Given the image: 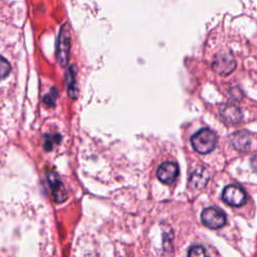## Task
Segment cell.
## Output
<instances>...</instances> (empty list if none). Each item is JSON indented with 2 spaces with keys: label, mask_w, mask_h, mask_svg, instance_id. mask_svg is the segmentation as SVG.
Returning <instances> with one entry per match:
<instances>
[{
  "label": "cell",
  "mask_w": 257,
  "mask_h": 257,
  "mask_svg": "<svg viewBox=\"0 0 257 257\" xmlns=\"http://www.w3.org/2000/svg\"><path fill=\"white\" fill-rule=\"evenodd\" d=\"M209 180V174L207 170L203 167H199L191 173L190 176V185L195 189L203 188Z\"/></svg>",
  "instance_id": "obj_10"
},
{
  "label": "cell",
  "mask_w": 257,
  "mask_h": 257,
  "mask_svg": "<svg viewBox=\"0 0 257 257\" xmlns=\"http://www.w3.org/2000/svg\"><path fill=\"white\" fill-rule=\"evenodd\" d=\"M222 197L227 204L235 207L244 205L247 199L244 190L237 185H228L225 187L222 192Z\"/></svg>",
  "instance_id": "obj_5"
},
{
  "label": "cell",
  "mask_w": 257,
  "mask_h": 257,
  "mask_svg": "<svg viewBox=\"0 0 257 257\" xmlns=\"http://www.w3.org/2000/svg\"><path fill=\"white\" fill-rule=\"evenodd\" d=\"M236 68V61L229 51L218 53L213 60V69L220 75H228Z\"/></svg>",
  "instance_id": "obj_3"
},
{
  "label": "cell",
  "mask_w": 257,
  "mask_h": 257,
  "mask_svg": "<svg viewBox=\"0 0 257 257\" xmlns=\"http://www.w3.org/2000/svg\"><path fill=\"white\" fill-rule=\"evenodd\" d=\"M48 184L51 189L52 198L56 203H62L67 199V192L56 172L49 171L46 174Z\"/></svg>",
  "instance_id": "obj_6"
},
{
  "label": "cell",
  "mask_w": 257,
  "mask_h": 257,
  "mask_svg": "<svg viewBox=\"0 0 257 257\" xmlns=\"http://www.w3.org/2000/svg\"><path fill=\"white\" fill-rule=\"evenodd\" d=\"M188 257H209V256L203 246L194 245L189 249Z\"/></svg>",
  "instance_id": "obj_13"
},
{
  "label": "cell",
  "mask_w": 257,
  "mask_h": 257,
  "mask_svg": "<svg viewBox=\"0 0 257 257\" xmlns=\"http://www.w3.org/2000/svg\"><path fill=\"white\" fill-rule=\"evenodd\" d=\"M60 141H61V136L59 134H56V133L46 134L44 136L43 148L45 149V151H51L55 145L60 143Z\"/></svg>",
  "instance_id": "obj_12"
},
{
  "label": "cell",
  "mask_w": 257,
  "mask_h": 257,
  "mask_svg": "<svg viewBox=\"0 0 257 257\" xmlns=\"http://www.w3.org/2000/svg\"><path fill=\"white\" fill-rule=\"evenodd\" d=\"M179 173L178 166L173 162H165L163 163L157 171L158 179L165 184L173 183Z\"/></svg>",
  "instance_id": "obj_7"
},
{
  "label": "cell",
  "mask_w": 257,
  "mask_h": 257,
  "mask_svg": "<svg viewBox=\"0 0 257 257\" xmlns=\"http://www.w3.org/2000/svg\"><path fill=\"white\" fill-rule=\"evenodd\" d=\"M251 167L257 173V155L251 159Z\"/></svg>",
  "instance_id": "obj_16"
},
{
  "label": "cell",
  "mask_w": 257,
  "mask_h": 257,
  "mask_svg": "<svg viewBox=\"0 0 257 257\" xmlns=\"http://www.w3.org/2000/svg\"><path fill=\"white\" fill-rule=\"evenodd\" d=\"M230 144L235 150L245 152L249 150L251 146V138L248 133L244 131H239L230 136Z\"/></svg>",
  "instance_id": "obj_8"
},
{
  "label": "cell",
  "mask_w": 257,
  "mask_h": 257,
  "mask_svg": "<svg viewBox=\"0 0 257 257\" xmlns=\"http://www.w3.org/2000/svg\"><path fill=\"white\" fill-rule=\"evenodd\" d=\"M220 115L222 119L227 123H236L239 122L242 118V113L240 109L233 104H226L221 107Z\"/></svg>",
  "instance_id": "obj_9"
},
{
  "label": "cell",
  "mask_w": 257,
  "mask_h": 257,
  "mask_svg": "<svg viewBox=\"0 0 257 257\" xmlns=\"http://www.w3.org/2000/svg\"><path fill=\"white\" fill-rule=\"evenodd\" d=\"M85 257H96V256H95V255H91V254H90V255H86Z\"/></svg>",
  "instance_id": "obj_17"
},
{
  "label": "cell",
  "mask_w": 257,
  "mask_h": 257,
  "mask_svg": "<svg viewBox=\"0 0 257 257\" xmlns=\"http://www.w3.org/2000/svg\"><path fill=\"white\" fill-rule=\"evenodd\" d=\"M11 71V66L6 58L0 55V80L7 77Z\"/></svg>",
  "instance_id": "obj_14"
},
{
  "label": "cell",
  "mask_w": 257,
  "mask_h": 257,
  "mask_svg": "<svg viewBox=\"0 0 257 257\" xmlns=\"http://www.w3.org/2000/svg\"><path fill=\"white\" fill-rule=\"evenodd\" d=\"M67 93L71 98H76L77 97V87H76V81H75V72H74V67L70 66L67 74Z\"/></svg>",
  "instance_id": "obj_11"
},
{
  "label": "cell",
  "mask_w": 257,
  "mask_h": 257,
  "mask_svg": "<svg viewBox=\"0 0 257 257\" xmlns=\"http://www.w3.org/2000/svg\"><path fill=\"white\" fill-rule=\"evenodd\" d=\"M201 220L203 224L211 229H219L226 223L225 214L215 207H209L201 213Z\"/></svg>",
  "instance_id": "obj_4"
},
{
  "label": "cell",
  "mask_w": 257,
  "mask_h": 257,
  "mask_svg": "<svg viewBox=\"0 0 257 257\" xmlns=\"http://www.w3.org/2000/svg\"><path fill=\"white\" fill-rule=\"evenodd\" d=\"M57 97V90L55 87H53L49 93H47L46 95H44L43 97V101L46 105L48 106H53L54 105V102H55V99Z\"/></svg>",
  "instance_id": "obj_15"
},
{
  "label": "cell",
  "mask_w": 257,
  "mask_h": 257,
  "mask_svg": "<svg viewBox=\"0 0 257 257\" xmlns=\"http://www.w3.org/2000/svg\"><path fill=\"white\" fill-rule=\"evenodd\" d=\"M193 148L200 154H208L212 152L217 144V137L210 128H202L198 131L192 138Z\"/></svg>",
  "instance_id": "obj_1"
},
{
  "label": "cell",
  "mask_w": 257,
  "mask_h": 257,
  "mask_svg": "<svg viewBox=\"0 0 257 257\" xmlns=\"http://www.w3.org/2000/svg\"><path fill=\"white\" fill-rule=\"evenodd\" d=\"M70 29L68 23H64L59 29L57 45H56V58L61 66H65L69 59L70 53Z\"/></svg>",
  "instance_id": "obj_2"
}]
</instances>
